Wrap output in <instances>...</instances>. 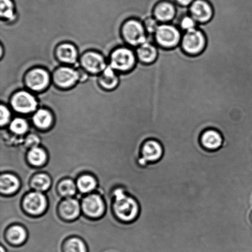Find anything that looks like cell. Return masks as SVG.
I'll list each match as a JSON object with an SVG mask.
<instances>
[{
	"label": "cell",
	"instance_id": "6",
	"mask_svg": "<svg viewBox=\"0 0 252 252\" xmlns=\"http://www.w3.org/2000/svg\"><path fill=\"white\" fill-rule=\"evenodd\" d=\"M182 34L179 27L174 24H160L154 34L155 42L160 48L174 49L181 43Z\"/></svg>",
	"mask_w": 252,
	"mask_h": 252
},
{
	"label": "cell",
	"instance_id": "21",
	"mask_svg": "<svg viewBox=\"0 0 252 252\" xmlns=\"http://www.w3.org/2000/svg\"><path fill=\"white\" fill-rule=\"evenodd\" d=\"M98 86L105 91H112L118 87L120 83V74L108 65L105 70L96 76Z\"/></svg>",
	"mask_w": 252,
	"mask_h": 252
},
{
	"label": "cell",
	"instance_id": "26",
	"mask_svg": "<svg viewBox=\"0 0 252 252\" xmlns=\"http://www.w3.org/2000/svg\"><path fill=\"white\" fill-rule=\"evenodd\" d=\"M27 158L30 164L34 167H41L48 160V154L44 148L36 147L29 151Z\"/></svg>",
	"mask_w": 252,
	"mask_h": 252
},
{
	"label": "cell",
	"instance_id": "36",
	"mask_svg": "<svg viewBox=\"0 0 252 252\" xmlns=\"http://www.w3.org/2000/svg\"><path fill=\"white\" fill-rule=\"evenodd\" d=\"M0 249H1V252H7L6 249L2 245L0 247Z\"/></svg>",
	"mask_w": 252,
	"mask_h": 252
},
{
	"label": "cell",
	"instance_id": "32",
	"mask_svg": "<svg viewBox=\"0 0 252 252\" xmlns=\"http://www.w3.org/2000/svg\"><path fill=\"white\" fill-rule=\"evenodd\" d=\"M24 144L27 149L38 147L41 144V139L36 133L31 132L24 138Z\"/></svg>",
	"mask_w": 252,
	"mask_h": 252
},
{
	"label": "cell",
	"instance_id": "35",
	"mask_svg": "<svg viewBox=\"0 0 252 252\" xmlns=\"http://www.w3.org/2000/svg\"><path fill=\"white\" fill-rule=\"evenodd\" d=\"M249 221L251 222V223L252 225V211L250 212V213H249Z\"/></svg>",
	"mask_w": 252,
	"mask_h": 252
},
{
	"label": "cell",
	"instance_id": "30",
	"mask_svg": "<svg viewBox=\"0 0 252 252\" xmlns=\"http://www.w3.org/2000/svg\"><path fill=\"white\" fill-rule=\"evenodd\" d=\"M142 22L150 38L155 40L154 34L160 24L159 22L155 18L153 15H150V16L146 17L145 18L142 20Z\"/></svg>",
	"mask_w": 252,
	"mask_h": 252
},
{
	"label": "cell",
	"instance_id": "24",
	"mask_svg": "<svg viewBox=\"0 0 252 252\" xmlns=\"http://www.w3.org/2000/svg\"><path fill=\"white\" fill-rule=\"evenodd\" d=\"M61 252H90L85 242L78 237H71L62 244Z\"/></svg>",
	"mask_w": 252,
	"mask_h": 252
},
{
	"label": "cell",
	"instance_id": "18",
	"mask_svg": "<svg viewBox=\"0 0 252 252\" xmlns=\"http://www.w3.org/2000/svg\"><path fill=\"white\" fill-rule=\"evenodd\" d=\"M199 140L202 147L205 149L216 151L221 147L224 142V137L219 130L209 128L201 133Z\"/></svg>",
	"mask_w": 252,
	"mask_h": 252
},
{
	"label": "cell",
	"instance_id": "23",
	"mask_svg": "<svg viewBox=\"0 0 252 252\" xmlns=\"http://www.w3.org/2000/svg\"><path fill=\"white\" fill-rule=\"evenodd\" d=\"M0 4L1 21L6 22L7 24H12L16 22L18 14L12 0H0Z\"/></svg>",
	"mask_w": 252,
	"mask_h": 252
},
{
	"label": "cell",
	"instance_id": "33",
	"mask_svg": "<svg viewBox=\"0 0 252 252\" xmlns=\"http://www.w3.org/2000/svg\"><path fill=\"white\" fill-rule=\"evenodd\" d=\"M77 69L79 83H83L86 82L90 78V75L87 71L80 67V66L76 68Z\"/></svg>",
	"mask_w": 252,
	"mask_h": 252
},
{
	"label": "cell",
	"instance_id": "15",
	"mask_svg": "<svg viewBox=\"0 0 252 252\" xmlns=\"http://www.w3.org/2000/svg\"><path fill=\"white\" fill-rule=\"evenodd\" d=\"M1 244H6L12 248H19L26 243L27 232L21 225L9 226L4 233H1Z\"/></svg>",
	"mask_w": 252,
	"mask_h": 252
},
{
	"label": "cell",
	"instance_id": "25",
	"mask_svg": "<svg viewBox=\"0 0 252 252\" xmlns=\"http://www.w3.org/2000/svg\"><path fill=\"white\" fill-rule=\"evenodd\" d=\"M30 185L31 190L34 189L41 192H46L51 187V178L45 173H39L32 178Z\"/></svg>",
	"mask_w": 252,
	"mask_h": 252
},
{
	"label": "cell",
	"instance_id": "22",
	"mask_svg": "<svg viewBox=\"0 0 252 252\" xmlns=\"http://www.w3.org/2000/svg\"><path fill=\"white\" fill-rule=\"evenodd\" d=\"M21 186V183L18 177L14 175L4 173L0 177V191L4 195H11L16 193Z\"/></svg>",
	"mask_w": 252,
	"mask_h": 252
},
{
	"label": "cell",
	"instance_id": "19",
	"mask_svg": "<svg viewBox=\"0 0 252 252\" xmlns=\"http://www.w3.org/2000/svg\"><path fill=\"white\" fill-rule=\"evenodd\" d=\"M80 202L76 199L65 198L59 205L58 212L62 219L66 221L75 220L80 216Z\"/></svg>",
	"mask_w": 252,
	"mask_h": 252
},
{
	"label": "cell",
	"instance_id": "2",
	"mask_svg": "<svg viewBox=\"0 0 252 252\" xmlns=\"http://www.w3.org/2000/svg\"><path fill=\"white\" fill-rule=\"evenodd\" d=\"M120 34L125 45L135 49L150 39L143 26L142 20L130 17L126 19L121 24Z\"/></svg>",
	"mask_w": 252,
	"mask_h": 252
},
{
	"label": "cell",
	"instance_id": "9",
	"mask_svg": "<svg viewBox=\"0 0 252 252\" xmlns=\"http://www.w3.org/2000/svg\"><path fill=\"white\" fill-rule=\"evenodd\" d=\"M206 46V34L199 28L183 33L180 46L188 55H199L205 50Z\"/></svg>",
	"mask_w": 252,
	"mask_h": 252
},
{
	"label": "cell",
	"instance_id": "14",
	"mask_svg": "<svg viewBox=\"0 0 252 252\" xmlns=\"http://www.w3.org/2000/svg\"><path fill=\"white\" fill-rule=\"evenodd\" d=\"M176 4L167 0L158 2L153 8V15L159 24L172 23L176 17Z\"/></svg>",
	"mask_w": 252,
	"mask_h": 252
},
{
	"label": "cell",
	"instance_id": "28",
	"mask_svg": "<svg viewBox=\"0 0 252 252\" xmlns=\"http://www.w3.org/2000/svg\"><path fill=\"white\" fill-rule=\"evenodd\" d=\"M58 191L62 198H70L76 194V186L74 180L64 179L59 183Z\"/></svg>",
	"mask_w": 252,
	"mask_h": 252
},
{
	"label": "cell",
	"instance_id": "8",
	"mask_svg": "<svg viewBox=\"0 0 252 252\" xmlns=\"http://www.w3.org/2000/svg\"><path fill=\"white\" fill-rule=\"evenodd\" d=\"M52 85L58 90H71L79 83L77 69L73 66L59 65L51 72Z\"/></svg>",
	"mask_w": 252,
	"mask_h": 252
},
{
	"label": "cell",
	"instance_id": "7",
	"mask_svg": "<svg viewBox=\"0 0 252 252\" xmlns=\"http://www.w3.org/2000/svg\"><path fill=\"white\" fill-rule=\"evenodd\" d=\"M79 66L91 76H98L108 65L104 54L95 49H86L80 54Z\"/></svg>",
	"mask_w": 252,
	"mask_h": 252
},
{
	"label": "cell",
	"instance_id": "27",
	"mask_svg": "<svg viewBox=\"0 0 252 252\" xmlns=\"http://www.w3.org/2000/svg\"><path fill=\"white\" fill-rule=\"evenodd\" d=\"M76 186L81 193H89L97 189V181L90 174H84L76 180Z\"/></svg>",
	"mask_w": 252,
	"mask_h": 252
},
{
	"label": "cell",
	"instance_id": "20",
	"mask_svg": "<svg viewBox=\"0 0 252 252\" xmlns=\"http://www.w3.org/2000/svg\"><path fill=\"white\" fill-rule=\"evenodd\" d=\"M140 152L142 158L146 162L155 163L161 159L164 150L158 141L149 139L143 143Z\"/></svg>",
	"mask_w": 252,
	"mask_h": 252
},
{
	"label": "cell",
	"instance_id": "13",
	"mask_svg": "<svg viewBox=\"0 0 252 252\" xmlns=\"http://www.w3.org/2000/svg\"><path fill=\"white\" fill-rule=\"evenodd\" d=\"M189 13L198 24L211 21L214 16V8L207 0H194L189 7Z\"/></svg>",
	"mask_w": 252,
	"mask_h": 252
},
{
	"label": "cell",
	"instance_id": "4",
	"mask_svg": "<svg viewBox=\"0 0 252 252\" xmlns=\"http://www.w3.org/2000/svg\"><path fill=\"white\" fill-rule=\"evenodd\" d=\"M22 81L26 90L39 94L52 85L51 73L44 66H33L23 74Z\"/></svg>",
	"mask_w": 252,
	"mask_h": 252
},
{
	"label": "cell",
	"instance_id": "11",
	"mask_svg": "<svg viewBox=\"0 0 252 252\" xmlns=\"http://www.w3.org/2000/svg\"><path fill=\"white\" fill-rule=\"evenodd\" d=\"M22 207L30 216H39L46 211L48 200L45 195L41 192H31L24 197Z\"/></svg>",
	"mask_w": 252,
	"mask_h": 252
},
{
	"label": "cell",
	"instance_id": "10",
	"mask_svg": "<svg viewBox=\"0 0 252 252\" xmlns=\"http://www.w3.org/2000/svg\"><path fill=\"white\" fill-rule=\"evenodd\" d=\"M80 54L77 46L68 41L57 44L53 49L54 58L61 65H75L78 63Z\"/></svg>",
	"mask_w": 252,
	"mask_h": 252
},
{
	"label": "cell",
	"instance_id": "3",
	"mask_svg": "<svg viewBox=\"0 0 252 252\" xmlns=\"http://www.w3.org/2000/svg\"><path fill=\"white\" fill-rule=\"evenodd\" d=\"M137 62L135 49L125 44L113 48L108 54V65L119 74L130 72Z\"/></svg>",
	"mask_w": 252,
	"mask_h": 252
},
{
	"label": "cell",
	"instance_id": "34",
	"mask_svg": "<svg viewBox=\"0 0 252 252\" xmlns=\"http://www.w3.org/2000/svg\"><path fill=\"white\" fill-rule=\"evenodd\" d=\"M194 1V0H174L175 4L184 7H189Z\"/></svg>",
	"mask_w": 252,
	"mask_h": 252
},
{
	"label": "cell",
	"instance_id": "12",
	"mask_svg": "<svg viewBox=\"0 0 252 252\" xmlns=\"http://www.w3.org/2000/svg\"><path fill=\"white\" fill-rule=\"evenodd\" d=\"M82 212L89 218H102L105 212L104 200L100 195L95 193L83 198L81 202Z\"/></svg>",
	"mask_w": 252,
	"mask_h": 252
},
{
	"label": "cell",
	"instance_id": "17",
	"mask_svg": "<svg viewBox=\"0 0 252 252\" xmlns=\"http://www.w3.org/2000/svg\"><path fill=\"white\" fill-rule=\"evenodd\" d=\"M134 49L138 61L145 65L154 63L159 55L157 44L150 39Z\"/></svg>",
	"mask_w": 252,
	"mask_h": 252
},
{
	"label": "cell",
	"instance_id": "5",
	"mask_svg": "<svg viewBox=\"0 0 252 252\" xmlns=\"http://www.w3.org/2000/svg\"><path fill=\"white\" fill-rule=\"evenodd\" d=\"M9 107L19 115H33L39 108V102L35 94L26 89H20L10 95Z\"/></svg>",
	"mask_w": 252,
	"mask_h": 252
},
{
	"label": "cell",
	"instance_id": "29",
	"mask_svg": "<svg viewBox=\"0 0 252 252\" xmlns=\"http://www.w3.org/2000/svg\"><path fill=\"white\" fill-rule=\"evenodd\" d=\"M10 132L17 135L26 134L30 130V125L25 118L16 117L12 120L9 125Z\"/></svg>",
	"mask_w": 252,
	"mask_h": 252
},
{
	"label": "cell",
	"instance_id": "16",
	"mask_svg": "<svg viewBox=\"0 0 252 252\" xmlns=\"http://www.w3.org/2000/svg\"><path fill=\"white\" fill-rule=\"evenodd\" d=\"M33 127L39 130H48L55 123V116L49 108L41 107L32 116Z\"/></svg>",
	"mask_w": 252,
	"mask_h": 252
},
{
	"label": "cell",
	"instance_id": "31",
	"mask_svg": "<svg viewBox=\"0 0 252 252\" xmlns=\"http://www.w3.org/2000/svg\"><path fill=\"white\" fill-rule=\"evenodd\" d=\"M11 110L9 106L1 102V105H0V125H1V128L6 127L11 123L12 121Z\"/></svg>",
	"mask_w": 252,
	"mask_h": 252
},
{
	"label": "cell",
	"instance_id": "1",
	"mask_svg": "<svg viewBox=\"0 0 252 252\" xmlns=\"http://www.w3.org/2000/svg\"><path fill=\"white\" fill-rule=\"evenodd\" d=\"M112 199L113 211L121 221L132 223L138 219L140 205L134 197L128 196L122 188H118L113 192Z\"/></svg>",
	"mask_w": 252,
	"mask_h": 252
}]
</instances>
